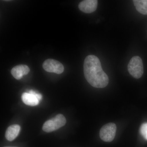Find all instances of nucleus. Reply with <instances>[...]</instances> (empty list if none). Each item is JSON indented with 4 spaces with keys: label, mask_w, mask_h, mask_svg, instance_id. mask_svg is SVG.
<instances>
[{
    "label": "nucleus",
    "mask_w": 147,
    "mask_h": 147,
    "mask_svg": "<svg viewBox=\"0 0 147 147\" xmlns=\"http://www.w3.org/2000/svg\"><path fill=\"white\" fill-rule=\"evenodd\" d=\"M84 69L85 78L92 86L101 88L108 85V75L102 69L100 61L96 56H87L84 61Z\"/></svg>",
    "instance_id": "1"
},
{
    "label": "nucleus",
    "mask_w": 147,
    "mask_h": 147,
    "mask_svg": "<svg viewBox=\"0 0 147 147\" xmlns=\"http://www.w3.org/2000/svg\"><path fill=\"white\" fill-rule=\"evenodd\" d=\"M127 69L130 75L135 79L141 78L144 74V65L142 59L139 56L133 57L129 63Z\"/></svg>",
    "instance_id": "2"
},
{
    "label": "nucleus",
    "mask_w": 147,
    "mask_h": 147,
    "mask_svg": "<svg viewBox=\"0 0 147 147\" xmlns=\"http://www.w3.org/2000/svg\"><path fill=\"white\" fill-rule=\"evenodd\" d=\"M66 123V120L62 114H59L55 117L46 121L43 124L42 129L46 132L55 131L62 127Z\"/></svg>",
    "instance_id": "3"
},
{
    "label": "nucleus",
    "mask_w": 147,
    "mask_h": 147,
    "mask_svg": "<svg viewBox=\"0 0 147 147\" xmlns=\"http://www.w3.org/2000/svg\"><path fill=\"white\" fill-rule=\"evenodd\" d=\"M117 126L115 124L110 123L106 124L100 129V137L105 142H112L115 137Z\"/></svg>",
    "instance_id": "4"
},
{
    "label": "nucleus",
    "mask_w": 147,
    "mask_h": 147,
    "mask_svg": "<svg viewBox=\"0 0 147 147\" xmlns=\"http://www.w3.org/2000/svg\"><path fill=\"white\" fill-rule=\"evenodd\" d=\"M42 67L44 70L49 72L61 74L63 72L64 67L63 65L59 61L48 59L44 62Z\"/></svg>",
    "instance_id": "5"
},
{
    "label": "nucleus",
    "mask_w": 147,
    "mask_h": 147,
    "mask_svg": "<svg viewBox=\"0 0 147 147\" xmlns=\"http://www.w3.org/2000/svg\"><path fill=\"white\" fill-rule=\"evenodd\" d=\"M98 1L96 0H85L79 4L80 10L86 13H91L96 10Z\"/></svg>",
    "instance_id": "6"
},
{
    "label": "nucleus",
    "mask_w": 147,
    "mask_h": 147,
    "mask_svg": "<svg viewBox=\"0 0 147 147\" xmlns=\"http://www.w3.org/2000/svg\"><path fill=\"white\" fill-rule=\"evenodd\" d=\"M30 71L29 67L25 65H19L11 69V74L15 79L20 80L24 75H27Z\"/></svg>",
    "instance_id": "7"
},
{
    "label": "nucleus",
    "mask_w": 147,
    "mask_h": 147,
    "mask_svg": "<svg viewBox=\"0 0 147 147\" xmlns=\"http://www.w3.org/2000/svg\"><path fill=\"white\" fill-rule=\"evenodd\" d=\"M21 127L18 125L14 124L9 127L6 131V139L11 142L16 139L19 134Z\"/></svg>",
    "instance_id": "8"
},
{
    "label": "nucleus",
    "mask_w": 147,
    "mask_h": 147,
    "mask_svg": "<svg viewBox=\"0 0 147 147\" xmlns=\"http://www.w3.org/2000/svg\"><path fill=\"white\" fill-rule=\"evenodd\" d=\"M21 98L23 102L26 105L35 106L38 105L39 100L34 95L30 93L24 92L22 95Z\"/></svg>",
    "instance_id": "9"
},
{
    "label": "nucleus",
    "mask_w": 147,
    "mask_h": 147,
    "mask_svg": "<svg viewBox=\"0 0 147 147\" xmlns=\"http://www.w3.org/2000/svg\"><path fill=\"white\" fill-rule=\"evenodd\" d=\"M133 2L139 13L147 15V0H134Z\"/></svg>",
    "instance_id": "10"
},
{
    "label": "nucleus",
    "mask_w": 147,
    "mask_h": 147,
    "mask_svg": "<svg viewBox=\"0 0 147 147\" xmlns=\"http://www.w3.org/2000/svg\"><path fill=\"white\" fill-rule=\"evenodd\" d=\"M140 134L146 140H147V123H143L140 128Z\"/></svg>",
    "instance_id": "11"
},
{
    "label": "nucleus",
    "mask_w": 147,
    "mask_h": 147,
    "mask_svg": "<svg viewBox=\"0 0 147 147\" xmlns=\"http://www.w3.org/2000/svg\"><path fill=\"white\" fill-rule=\"evenodd\" d=\"M29 93L34 95L37 98V99H38V100H39V101L42 99V95H41V94H40L32 90H31L30 91Z\"/></svg>",
    "instance_id": "12"
},
{
    "label": "nucleus",
    "mask_w": 147,
    "mask_h": 147,
    "mask_svg": "<svg viewBox=\"0 0 147 147\" xmlns=\"http://www.w3.org/2000/svg\"><path fill=\"white\" fill-rule=\"evenodd\" d=\"M4 147H14V146H6Z\"/></svg>",
    "instance_id": "13"
}]
</instances>
